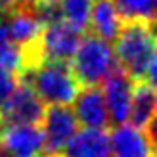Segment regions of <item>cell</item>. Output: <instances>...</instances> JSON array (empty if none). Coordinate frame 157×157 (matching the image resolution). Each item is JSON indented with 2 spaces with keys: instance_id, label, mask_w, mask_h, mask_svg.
Returning <instances> with one entry per match:
<instances>
[{
  "instance_id": "6da1fadb",
  "label": "cell",
  "mask_w": 157,
  "mask_h": 157,
  "mask_svg": "<svg viewBox=\"0 0 157 157\" xmlns=\"http://www.w3.org/2000/svg\"><path fill=\"white\" fill-rule=\"evenodd\" d=\"M115 59L132 82L155 86V33L153 23L144 19L121 21L115 38Z\"/></svg>"
},
{
  "instance_id": "7a4b0ae2",
  "label": "cell",
  "mask_w": 157,
  "mask_h": 157,
  "mask_svg": "<svg viewBox=\"0 0 157 157\" xmlns=\"http://www.w3.org/2000/svg\"><path fill=\"white\" fill-rule=\"evenodd\" d=\"M17 82L29 86L36 98L50 107L73 104L81 90L69 63L59 61H42L33 69H25L17 75Z\"/></svg>"
},
{
  "instance_id": "3957f363",
  "label": "cell",
  "mask_w": 157,
  "mask_h": 157,
  "mask_svg": "<svg viewBox=\"0 0 157 157\" xmlns=\"http://www.w3.org/2000/svg\"><path fill=\"white\" fill-rule=\"evenodd\" d=\"M71 61L73 63L69 67L81 88L101 86L107 75L119 65L111 50V44L92 33H84Z\"/></svg>"
},
{
  "instance_id": "277c9868",
  "label": "cell",
  "mask_w": 157,
  "mask_h": 157,
  "mask_svg": "<svg viewBox=\"0 0 157 157\" xmlns=\"http://www.w3.org/2000/svg\"><path fill=\"white\" fill-rule=\"evenodd\" d=\"M44 104L29 86L17 82L6 101L0 105V128L2 127H36L42 123Z\"/></svg>"
},
{
  "instance_id": "5b68a950",
  "label": "cell",
  "mask_w": 157,
  "mask_h": 157,
  "mask_svg": "<svg viewBox=\"0 0 157 157\" xmlns=\"http://www.w3.org/2000/svg\"><path fill=\"white\" fill-rule=\"evenodd\" d=\"M42 138H44V155L59 157L71 138L78 132V123L69 105H52L44 111L42 117Z\"/></svg>"
},
{
  "instance_id": "8992f818",
  "label": "cell",
  "mask_w": 157,
  "mask_h": 157,
  "mask_svg": "<svg viewBox=\"0 0 157 157\" xmlns=\"http://www.w3.org/2000/svg\"><path fill=\"white\" fill-rule=\"evenodd\" d=\"M81 38L82 35L78 31L67 25L65 21H59L42 29L40 36H38V50H40L44 61L69 63L81 44Z\"/></svg>"
},
{
  "instance_id": "52a82bcc",
  "label": "cell",
  "mask_w": 157,
  "mask_h": 157,
  "mask_svg": "<svg viewBox=\"0 0 157 157\" xmlns=\"http://www.w3.org/2000/svg\"><path fill=\"white\" fill-rule=\"evenodd\" d=\"M104 100L109 115V123L121 127L123 123H127L128 113H130V100H132V81L121 71V67L117 65L111 73L107 75L104 81Z\"/></svg>"
},
{
  "instance_id": "ba28073f",
  "label": "cell",
  "mask_w": 157,
  "mask_h": 157,
  "mask_svg": "<svg viewBox=\"0 0 157 157\" xmlns=\"http://www.w3.org/2000/svg\"><path fill=\"white\" fill-rule=\"evenodd\" d=\"M109 150L111 157H155L153 132L121 124L109 134Z\"/></svg>"
},
{
  "instance_id": "9c48e42d",
  "label": "cell",
  "mask_w": 157,
  "mask_h": 157,
  "mask_svg": "<svg viewBox=\"0 0 157 157\" xmlns=\"http://www.w3.org/2000/svg\"><path fill=\"white\" fill-rule=\"evenodd\" d=\"M0 147L8 157H40L44 155V138L38 127H2Z\"/></svg>"
},
{
  "instance_id": "30bf717a",
  "label": "cell",
  "mask_w": 157,
  "mask_h": 157,
  "mask_svg": "<svg viewBox=\"0 0 157 157\" xmlns=\"http://www.w3.org/2000/svg\"><path fill=\"white\" fill-rule=\"evenodd\" d=\"M75 119L84 128L90 130H105L109 124V115L104 100L101 86H88L81 88L75 98Z\"/></svg>"
},
{
  "instance_id": "8fae6325",
  "label": "cell",
  "mask_w": 157,
  "mask_h": 157,
  "mask_svg": "<svg viewBox=\"0 0 157 157\" xmlns=\"http://www.w3.org/2000/svg\"><path fill=\"white\" fill-rule=\"evenodd\" d=\"M128 119L132 127L140 130L153 132L155 119V88L150 82H132V100H130V113Z\"/></svg>"
},
{
  "instance_id": "7c38bea8",
  "label": "cell",
  "mask_w": 157,
  "mask_h": 157,
  "mask_svg": "<svg viewBox=\"0 0 157 157\" xmlns=\"http://www.w3.org/2000/svg\"><path fill=\"white\" fill-rule=\"evenodd\" d=\"M59 157H111L109 134L105 130L84 128L71 138Z\"/></svg>"
},
{
  "instance_id": "4fadbf2b",
  "label": "cell",
  "mask_w": 157,
  "mask_h": 157,
  "mask_svg": "<svg viewBox=\"0 0 157 157\" xmlns=\"http://www.w3.org/2000/svg\"><path fill=\"white\" fill-rule=\"evenodd\" d=\"M119 25H121V19L117 15V10L111 0H94L86 33H92L101 40L111 42L117 38Z\"/></svg>"
},
{
  "instance_id": "5bb4252c",
  "label": "cell",
  "mask_w": 157,
  "mask_h": 157,
  "mask_svg": "<svg viewBox=\"0 0 157 157\" xmlns=\"http://www.w3.org/2000/svg\"><path fill=\"white\" fill-rule=\"evenodd\" d=\"M6 23H8V36L19 50L35 44L44 29L27 10L15 12L6 19Z\"/></svg>"
},
{
  "instance_id": "9a60e30c",
  "label": "cell",
  "mask_w": 157,
  "mask_h": 157,
  "mask_svg": "<svg viewBox=\"0 0 157 157\" xmlns=\"http://www.w3.org/2000/svg\"><path fill=\"white\" fill-rule=\"evenodd\" d=\"M61 4V13H63V21L71 25L78 33H86L88 31V19H90V10L94 0H59Z\"/></svg>"
},
{
  "instance_id": "2e32d148",
  "label": "cell",
  "mask_w": 157,
  "mask_h": 157,
  "mask_svg": "<svg viewBox=\"0 0 157 157\" xmlns=\"http://www.w3.org/2000/svg\"><path fill=\"white\" fill-rule=\"evenodd\" d=\"M121 21L144 19L155 21V0H111Z\"/></svg>"
},
{
  "instance_id": "e0dca14e",
  "label": "cell",
  "mask_w": 157,
  "mask_h": 157,
  "mask_svg": "<svg viewBox=\"0 0 157 157\" xmlns=\"http://www.w3.org/2000/svg\"><path fill=\"white\" fill-rule=\"evenodd\" d=\"M15 84H17V78H15L12 73L0 69V105H2L6 101V98L12 94V90L15 88Z\"/></svg>"
}]
</instances>
